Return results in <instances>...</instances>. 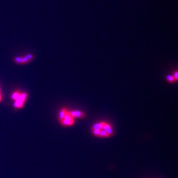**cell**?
Listing matches in <instances>:
<instances>
[{"mask_svg":"<svg viewBox=\"0 0 178 178\" xmlns=\"http://www.w3.org/2000/svg\"><path fill=\"white\" fill-rule=\"evenodd\" d=\"M28 95L27 93H20L19 96L15 101L14 107L16 108H21L24 105Z\"/></svg>","mask_w":178,"mask_h":178,"instance_id":"6da1fadb","label":"cell"},{"mask_svg":"<svg viewBox=\"0 0 178 178\" xmlns=\"http://www.w3.org/2000/svg\"><path fill=\"white\" fill-rule=\"evenodd\" d=\"M60 122L61 124H63V126H70L73 124L74 121V118L71 116L69 112L68 111L65 114L64 118H63V119L60 120Z\"/></svg>","mask_w":178,"mask_h":178,"instance_id":"7a4b0ae2","label":"cell"},{"mask_svg":"<svg viewBox=\"0 0 178 178\" xmlns=\"http://www.w3.org/2000/svg\"><path fill=\"white\" fill-rule=\"evenodd\" d=\"M32 55L29 54L24 57H16L15 59V61L16 63L18 64H24L30 62L31 60H32Z\"/></svg>","mask_w":178,"mask_h":178,"instance_id":"3957f363","label":"cell"},{"mask_svg":"<svg viewBox=\"0 0 178 178\" xmlns=\"http://www.w3.org/2000/svg\"><path fill=\"white\" fill-rule=\"evenodd\" d=\"M69 113L70 114V115L73 118H83L85 115L83 111H79V110L69 111Z\"/></svg>","mask_w":178,"mask_h":178,"instance_id":"277c9868","label":"cell"},{"mask_svg":"<svg viewBox=\"0 0 178 178\" xmlns=\"http://www.w3.org/2000/svg\"><path fill=\"white\" fill-rule=\"evenodd\" d=\"M103 129L110 136L113 134V129L112 128V127H111L110 124L106 123V122L105 123L104 126L103 127Z\"/></svg>","mask_w":178,"mask_h":178,"instance_id":"5b68a950","label":"cell"},{"mask_svg":"<svg viewBox=\"0 0 178 178\" xmlns=\"http://www.w3.org/2000/svg\"><path fill=\"white\" fill-rule=\"evenodd\" d=\"M106 122H99V123H95L94 126L92 127V130H100L103 129V127L104 126V124H105Z\"/></svg>","mask_w":178,"mask_h":178,"instance_id":"8992f818","label":"cell"},{"mask_svg":"<svg viewBox=\"0 0 178 178\" xmlns=\"http://www.w3.org/2000/svg\"><path fill=\"white\" fill-rule=\"evenodd\" d=\"M67 112H68V111H67V109L66 108H63L62 109H61V110L60 113V115H59L60 120H61V119H63V118H64V116L65 115V114H66V113Z\"/></svg>","mask_w":178,"mask_h":178,"instance_id":"52a82bcc","label":"cell"},{"mask_svg":"<svg viewBox=\"0 0 178 178\" xmlns=\"http://www.w3.org/2000/svg\"><path fill=\"white\" fill-rule=\"evenodd\" d=\"M166 80H167V81L169 82L170 83H174L175 82H176L175 81V78H174V77L172 76V75H168L166 76Z\"/></svg>","mask_w":178,"mask_h":178,"instance_id":"ba28073f","label":"cell"},{"mask_svg":"<svg viewBox=\"0 0 178 178\" xmlns=\"http://www.w3.org/2000/svg\"><path fill=\"white\" fill-rule=\"evenodd\" d=\"M110 136L107 133H106L104 130L103 129H102V130H100V137H108Z\"/></svg>","mask_w":178,"mask_h":178,"instance_id":"9c48e42d","label":"cell"},{"mask_svg":"<svg viewBox=\"0 0 178 178\" xmlns=\"http://www.w3.org/2000/svg\"><path fill=\"white\" fill-rule=\"evenodd\" d=\"M100 130H92V132L94 134L98 137H100Z\"/></svg>","mask_w":178,"mask_h":178,"instance_id":"30bf717a","label":"cell"},{"mask_svg":"<svg viewBox=\"0 0 178 178\" xmlns=\"http://www.w3.org/2000/svg\"><path fill=\"white\" fill-rule=\"evenodd\" d=\"M172 76L174 77V78H175V81H177L178 80V71H177V70L175 71V72L174 73Z\"/></svg>","mask_w":178,"mask_h":178,"instance_id":"8fae6325","label":"cell"},{"mask_svg":"<svg viewBox=\"0 0 178 178\" xmlns=\"http://www.w3.org/2000/svg\"><path fill=\"white\" fill-rule=\"evenodd\" d=\"M2 100V96H1V91H0V102Z\"/></svg>","mask_w":178,"mask_h":178,"instance_id":"7c38bea8","label":"cell"}]
</instances>
